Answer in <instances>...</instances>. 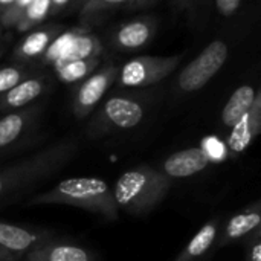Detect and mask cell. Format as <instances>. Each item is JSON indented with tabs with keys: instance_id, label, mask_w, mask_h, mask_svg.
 <instances>
[{
	"instance_id": "17",
	"label": "cell",
	"mask_w": 261,
	"mask_h": 261,
	"mask_svg": "<svg viewBox=\"0 0 261 261\" xmlns=\"http://www.w3.org/2000/svg\"><path fill=\"white\" fill-rule=\"evenodd\" d=\"M255 95H257V90L249 84H245L236 89L222 110V122L231 128L251 109V106L254 104Z\"/></svg>"
},
{
	"instance_id": "15",
	"label": "cell",
	"mask_w": 261,
	"mask_h": 261,
	"mask_svg": "<svg viewBox=\"0 0 261 261\" xmlns=\"http://www.w3.org/2000/svg\"><path fill=\"white\" fill-rule=\"evenodd\" d=\"M24 261H92L90 254L81 248L67 243H52L50 239L26 252Z\"/></svg>"
},
{
	"instance_id": "30",
	"label": "cell",
	"mask_w": 261,
	"mask_h": 261,
	"mask_svg": "<svg viewBox=\"0 0 261 261\" xmlns=\"http://www.w3.org/2000/svg\"><path fill=\"white\" fill-rule=\"evenodd\" d=\"M70 0H50V11H58L66 6Z\"/></svg>"
},
{
	"instance_id": "29",
	"label": "cell",
	"mask_w": 261,
	"mask_h": 261,
	"mask_svg": "<svg viewBox=\"0 0 261 261\" xmlns=\"http://www.w3.org/2000/svg\"><path fill=\"white\" fill-rule=\"evenodd\" d=\"M24 255L26 254H23V252L9 251V249L0 246V261H20L24 258Z\"/></svg>"
},
{
	"instance_id": "27",
	"label": "cell",
	"mask_w": 261,
	"mask_h": 261,
	"mask_svg": "<svg viewBox=\"0 0 261 261\" xmlns=\"http://www.w3.org/2000/svg\"><path fill=\"white\" fill-rule=\"evenodd\" d=\"M254 239H252V245L249 248V254H248V261H261V243H260V228L255 229L254 232Z\"/></svg>"
},
{
	"instance_id": "33",
	"label": "cell",
	"mask_w": 261,
	"mask_h": 261,
	"mask_svg": "<svg viewBox=\"0 0 261 261\" xmlns=\"http://www.w3.org/2000/svg\"><path fill=\"white\" fill-rule=\"evenodd\" d=\"M3 52H5V47L0 44V58H2V55H3Z\"/></svg>"
},
{
	"instance_id": "11",
	"label": "cell",
	"mask_w": 261,
	"mask_h": 261,
	"mask_svg": "<svg viewBox=\"0 0 261 261\" xmlns=\"http://www.w3.org/2000/svg\"><path fill=\"white\" fill-rule=\"evenodd\" d=\"M210 159L202 151L200 147L187 148L173 153L164 164L162 171L167 177L173 179H185L203 171L210 165Z\"/></svg>"
},
{
	"instance_id": "8",
	"label": "cell",
	"mask_w": 261,
	"mask_h": 261,
	"mask_svg": "<svg viewBox=\"0 0 261 261\" xmlns=\"http://www.w3.org/2000/svg\"><path fill=\"white\" fill-rule=\"evenodd\" d=\"M37 113L38 107L28 106L24 109L5 113V116L0 118V154L15 148L29 136L35 124Z\"/></svg>"
},
{
	"instance_id": "18",
	"label": "cell",
	"mask_w": 261,
	"mask_h": 261,
	"mask_svg": "<svg viewBox=\"0 0 261 261\" xmlns=\"http://www.w3.org/2000/svg\"><path fill=\"white\" fill-rule=\"evenodd\" d=\"M261 222V214L258 206L255 210H249V211H245L242 214H237L234 216L225 231H223V236H222V240H220V246L222 245H228L234 240H239L245 236H251L255 229L260 228Z\"/></svg>"
},
{
	"instance_id": "7",
	"label": "cell",
	"mask_w": 261,
	"mask_h": 261,
	"mask_svg": "<svg viewBox=\"0 0 261 261\" xmlns=\"http://www.w3.org/2000/svg\"><path fill=\"white\" fill-rule=\"evenodd\" d=\"M118 72L119 69L115 64H107L81 81L72 101V110L76 118H86L96 107L118 78Z\"/></svg>"
},
{
	"instance_id": "21",
	"label": "cell",
	"mask_w": 261,
	"mask_h": 261,
	"mask_svg": "<svg viewBox=\"0 0 261 261\" xmlns=\"http://www.w3.org/2000/svg\"><path fill=\"white\" fill-rule=\"evenodd\" d=\"M50 12V0H32L24 9L21 18L15 24L18 32H28L37 24H40Z\"/></svg>"
},
{
	"instance_id": "13",
	"label": "cell",
	"mask_w": 261,
	"mask_h": 261,
	"mask_svg": "<svg viewBox=\"0 0 261 261\" xmlns=\"http://www.w3.org/2000/svg\"><path fill=\"white\" fill-rule=\"evenodd\" d=\"M63 31L64 29L61 26H46V28L29 32V35H26L14 49L12 58L18 63H26L35 58H41V55L46 52L49 44Z\"/></svg>"
},
{
	"instance_id": "28",
	"label": "cell",
	"mask_w": 261,
	"mask_h": 261,
	"mask_svg": "<svg viewBox=\"0 0 261 261\" xmlns=\"http://www.w3.org/2000/svg\"><path fill=\"white\" fill-rule=\"evenodd\" d=\"M219 11L223 15H232L242 5V0H216Z\"/></svg>"
},
{
	"instance_id": "6",
	"label": "cell",
	"mask_w": 261,
	"mask_h": 261,
	"mask_svg": "<svg viewBox=\"0 0 261 261\" xmlns=\"http://www.w3.org/2000/svg\"><path fill=\"white\" fill-rule=\"evenodd\" d=\"M180 55L136 57L127 61L118 72L121 87H148L170 76L180 63Z\"/></svg>"
},
{
	"instance_id": "16",
	"label": "cell",
	"mask_w": 261,
	"mask_h": 261,
	"mask_svg": "<svg viewBox=\"0 0 261 261\" xmlns=\"http://www.w3.org/2000/svg\"><path fill=\"white\" fill-rule=\"evenodd\" d=\"M101 50H102V47H101L99 38L95 34L87 32L84 29L80 35L75 37V40L70 43V46L66 49V52L60 57V60L52 67L57 69V67L66 64V63H70V61L98 58Z\"/></svg>"
},
{
	"instance_id": "20",
	"label": "cell",
	"mask_w": 261,
	"mask_h": 261,
	"mask_svg": "<svg viewBox=\"0 0 261 261\" xmlns=\"http://www.w3.org/2000/svg\"><path fill=\"white\" fill-rule=\"evenodd\" d=\"M98 66H99V60L90 58V60H78V61L66 63L54 70L57 72V76L61 83L75 84L84 81L89 75H92L96 70Z\"/></svg>"
},
{
	"instance_id": "14",
	"label": "cell",
	"mask_w": 261,
	"mask_h": 261,
	"mask_svg": "<svg viewBox=\"0 0 261 261\" xmlns=\"http://www.w3.org/2000/svg\"><path fill=\"white\" fill-rule=\"evenodd\" d=\"M49 239V234L44 231L28 229L17 225L0 222V246L9 251L26 254L28 251Z\"/></svg>"
},
{
	"instance_id": "23",
	"label": "cell",
	"mask_w": 261,
	"mask_h": 261,
	"mask_svg": "<svg viewBox=\"0 0 261 261\" xmlns=\"http://www.w3.org/2000/svg\"><path fill=\"white\" fill-rule=\"evenodd\" d=\"M31 75H32L31 69L21 63L0 67V95L8 92L11 87H14L15 84H18L20 81H23Z\"/></svg>"
},
{
	"instance_id": "5",
	"label": "cell",
	"mask_w": 261,
	"mask_h": 261,
	"mask_svg": "<svg viewBox=\"0 0 261 261\" xmlns=\"http://www.w3.org/2000/svg\"><path fill=\"white\" fill-rule=\"evenodd\" d=\"M228 44L222 40L210 43L191 63H188L177 76V89L191 93L203 89L225 66L228 60Z\"/></svg>"
},
{
	"instance_id": "34",
	"label": "cell",
	"mask_w": 261,
	"mask_h": 261,
	"mask_svg": "<svg viewBox=\"0 0 261 261\" xmlns=\"http://www.w3.org/2000/svg\"><path fill=\"white\" fill-rule=\"evenodd\" d=\"M2 29H3V28H2V24H0V40H2Z\"/></svg>"
},
{
	"instance_id": "26",
	"label": "cell",
	"mask_w": 261,
	"mask_h": 261,
	"mask_svg": "<svg viewBox=\"0 0 261 261\" xmlns=\"http://www.w3.org/2000/svg\"><path fill=\"white\" fill-rule=\"evenodd\" d=\"M130 0H86L81 8V17H92L95 14H99L106 9H110L113 6H119L122 3H127Z\"/></svg>"
},
{
	"instance_id": "2",
	"label": "cell",
	"mask_w": 261,
	"mask_h": 261,
	"mask_svg": "<svg viewBox=\"0 0 261 261\" xmlns=\"http://www.w3.org/2000/svg\"><path fill=\"white\" fill-rule=\"evenodd\" d=\"M28 205H66L99 214L109 220H118L119 208L112 188L96 177H72L61 180L54 188L32 197Z\"/></svg>"
},
{
	"instance_id": "25",
	"label": "cell",
	"mask_w": 261,
	"mask_h": 261,
	"mask_svg": "<svg viewBox=\"0 0 261 261\" xmlns=\"http://www.w3.org/2000/svg\"><path fill=\"white\" fill-rule=\"evenodd\" d=\"M32 0H14L9 8H6L0 14V24L2 28H15L18 20L21 18L24 9L29 6Z\"/></svg>"
},
{
	"instance_id": "24",
	"label": "cell",
	"mask_w": 261,
	"mask_h": 261,
	"mask_svg": "<svg viewBox=\"0 0 261 261\" xmlns=\"http://www.w3.org/2000/svg\"><path fill=\"white\" fill-rule=\"evenodd\" d=\"M200 148L206 154V158L210 159V162H223L229 156L228 154L226 142H223L217 136H206L202 141Z\"/></svg>"
},
{
	"instance_id": "1",
	"label": "cell",
	"mask_w": 261,
	"mask_h": 261,
	"mask_svg": "<svg viewBox=\"0 0 261 261\" xmlns=\"http://www.w3.org/2000/svg\"><path fill=\"white\" fill-rule=\"evenodd\" d=\"M75 151V142L63 141L12 165L0 167V203L57 173L67 165Z\"/></svg>"
},
{
	"instance_id": "10",
	"label": "cell",
	"mask_w": 261,
	"mask_h": 261,
	"mask_svg": "<svg viewBox=\"0 0 261 261\" xmlns=\"http://www.w3.org/2000/svg\"><path fill=\"white\" fill-rule=\"evenodd\" d=\"M47 87L43 76H28L8 92L0 95V113H9L31 106L37 98H40Z\"/></svg>"
},
{
	"instance_id": "9",
	"label": "cell",
	"mask_w": 261,
	"mask_h": 261,
	"mask_svg": "<svg viewBox=\"0 0 261 261\" xmlns=\"http://www.w3.org/2000/svg\"><path fill=\"white\" fill-rule=\"evenodd\" d=\"M261 130V90H257L254 104L251 109L231 127V133L226 141L228 154H242L258 136Z\"/></svg>"
},
{
	"instance_id": "19",
	"label": "cell",
	"mask_w": 261,
	"mask_h": 261,
	"mask_svg": "<svg viewBox=\"0 0 261 261\" xmlns=\"http://www.w3.org/2000/svg\"><path fill=\"white\" fill-rule=\"evenodd\" d=\"M217 239V222H208L185 246L174 261H196L213 246Z\"/></svg>"
},
{
	"instance_id": "3",
	"label": "cell",
	"mask_w": 261,
	"mask_h": 261,
	"mask_svg": "<svg viewBox=\"0 0 261 261\" xmlns=\"http://www.w3.org/2000/svg\"><path fill=\"white\" fill-rule=\"evenodd\" d=\"M170 188V177L148 165H139L122 173L112 191L119 210L132 216H145L167 197Z\"/></svg>"
},
{
	"instance_id": "4",
	"label": "cell",
	"mask_w": 261,
	"mask_h": 261,
	"mask_svg": "<svg viewBox=\"0 0 261 261\" xmlns=\"http://www.w3.org/2000/svg\"><path fill=\"white\" fill-rule=\"evenodd\" d=\"M145 116L142 101L130 96H112L96 112L89 124V136L96 139L110 133L124 132L138 127Z\"/></svg>"
},
{
	"instance_id": "32",
	"label": "cell",
	"mask_w": 261,
	"mask_h": 261,
	"mask_svg": "<svg viewBox=\"0 0 261 261\" xmlns=\"http://www.w3.org/2000/svg\"><path fill=\"white\" fill-rule=\"evenodd\" d=\"M150 2L151 0H133V6H142V5H147Z\"/></svg>"
},
{
	"instance_id": "22",
	"label": "cell",
	"mask_w": 261,
	"mask_h": 261,
	"mask_svg": "<svg viewBox=\"0 0 261 261\" xmlns=\"http://www.w3.org/2000/svg\"><path fill=\"white\" fill-rule=\"evenodd\" d=\"M83 31L84 29H81V28H75V29L63 31L60 35H57V38L49 44L46 52L41 55V63L47 64V66H54L60 60V57L66 52V49L70 46V43L75 40V37L80 35Z\"/></svg>"
},
{
	"instance_id": "31",
	"label": "cell",
	"mask_w": 261,
	"mask_h": 261,
	"mask_svg": "<svg viewBox=\"0 0 261 261\" xmlns=\"http://www.w3.org/2000/svg\"><path fill=\"white\" fill-rule=\"evenodd\" d=\"M12 2H14V0H0V14H2L6 8H9V6L12 5Z\"/></svg>"
},
{
	"instance_id": "12",
	"label": "cell",
	"mask_w": 261,
	"mask_h": 261,
	"mask_svg": "<svg viewBox=\"0 0 261 261\" xmlns=\"http://www.w3.org/2000/svg\"><path fill=\"white\" fill-rule=\"evenodd\" d=\"M156 23L151 18H136L124 23L112 35V41L116 49L135 50L144 47L154 35Z\"/></svg>"
}]
</instances>
